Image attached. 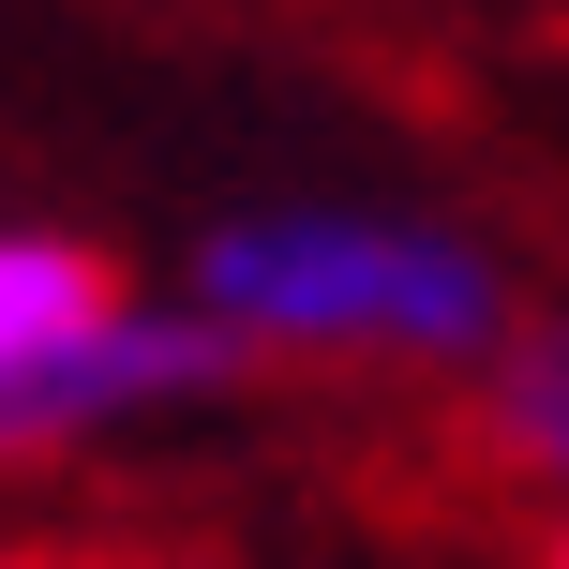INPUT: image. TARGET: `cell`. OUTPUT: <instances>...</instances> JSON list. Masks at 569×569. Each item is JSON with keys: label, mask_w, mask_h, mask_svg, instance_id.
<instances>
[{"label": "cell", "mask_w": 569, "mask_h": 569, "mask_svg": "<svg viewBox=\"0 0 569 569\" xmlns=\"http://www.w3.org/2000/svg\"><path fill=\"white\" fill-rule=\"evenodd\" d=\"M196 315L284 360H495L510 284L480 240L390 210H240L196 256Z\"/></svg>", "instance_id": "obj_1"}, {"label": "cell", "mask_w": 569, "mask_h": 569, "mask_svg": "<svg viewBox=\"0 0 569 569\" xmlns=\"http://www.w3.org/2000/svg\"><path fill=\"white\" fill-rule=\"evenodd\" d=\"M480 435L525 465L540 495H569V315L555 330H525L510 360H495V405H480Z\"/></svg>", "instance_id": "obj_2"}, {"label": "cell", "mask_w": 569, "mask_h": 569, "mask_svg": "<svg viewBox=\"0 0 569 569\" xmlns=\"http://www.w3.org/2000/svg\"><path fill=\"white\" fill-rule=\"evenodd\" d=\"M555 569H569V540H555Z\"/></svg>", "instance_id": "obj_3"}]
</instances>
